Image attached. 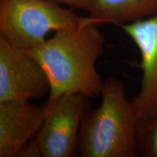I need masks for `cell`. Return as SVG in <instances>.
<instances>
[{
	"label": "cell",
	"instance_id": "4",
	"mask_svg": "<svg viewBox=\"0 0 157 157\" xmlns=\"http://www.w3.org/2000/svg\"><path fill=\"white\" fill-rule=\"evenodd\" d=\"M87 98L82 94H71L45 104L46 119L36 137L23 149L21 156H74L77 152Z\"/></svg>",
	"mask_w": 157,
	"mask_h": 157
},
{
	"label": "cell",
	"instance_id": "1",
	"mask_svg": "<svg viewBox=\"0 0 157 157\" xmlns=\"http://www.w3.org/2000/svg\"><path fill=\"white\" fill-rule=\"evenodd\" d=\"M98 25L90 16L82 17L74 26L56 31L27 51L48 76L50 90L46 104L71 94L87 98L101 95L103 80L96 64L103 55L105 38Z\"/></svg>",
	"mask_w": 157,
	"mask_h": 157
},
{
	"label": "cell",
	"instance_id": "3",
	"mask_svg": "<svg viewBox=\"0 0 157 157\" xmlns=\"http://www.w3.org/2000/svg\"><path fill=\"white\" fill-rule=\"evenodd\" d=\"M82 18L48 0H0V36L25 51L44 42L49 33L74 26Z\"/></svg>",
	"mask_w": 157,
	"mask_h": 157
},
{
	"label": "cell",
	"instance_id": "10",
	"mask_svg": "<svg viewBox=\"0 0 157 157\" xmlns=\"http://www.w3.org/2000/svg\"><path fill=\"white\" fill-rule=\"evenodd\" d=\"M59 5H67L72 8L86 11L91 15L94 10V0H48Z\"/></svg>",
	"mask_w": 157,
	"mask_h": 157
},
{
	"label": "cell",
	"instance_id": "8",
	"mask_svg": "<svg viewBox=\"0 0 157 157\" xmlns=\"http://www.w3.org/2000/svg\"><path fill=\"white\" fill-rule=\"evenodd\" d=\"M157 13V0H94L90 16L98 24L118 26L153 16Z\"/></svg>",
	"mask_w": 157,
	"mask_h": 157
},
{
	"label": "cell",
	"instance_id": "2",
	"mask_svg": "<svg viewBox=\"0 0 157 157\" xmlns=\"http://www.w3.org/2000/svg\"><path fill=\"white\" fill-rule=\"evenodd\" d=\"M101 103L84 114L78 135L77 153L82 157H135L137 121L134 105L121 80H103Z\"/></svg>",
	"mask_w": 157,
	"mask_h": 157
},
{
	"label": "cell",
	"instance_id": "5",
	"mask_svg": "<svg viewBox=\"0 0 157 157\" xmlns=\"http://www.w3.org/2000/svg\"><path fill=\"white\" fill-rule=\"evenodd\" d=\"M50 90L48 76L40 63L0 36V103L40 99Z\"/></svg>",
	"mask_w": 157,
	"mask_h": 157
},
{
	"label": "cell",
	"instance_id": "9",
	"mask_svg": "<svg viewBox=\"0 0 157 157\" xmlns=\"http://www.w3.org/2000/svg\"><path fill=\"white\" fill-rule=\"evenodd\" d=\"M137 148L141 156L157 157V114L137 124Z\"/></svg>",
	"mask_w": 157,
	"mask_h": 157
},
{
	"label": "cell",
	"instance_id": "7",
	"mask_svg": "<svg viewBox=\"0 0 157 157\" xmlns=\"http://www.w3.org/2000/svg\"><path fill=\"white\" fill-rule=\"evenodd\" d=\"M45 105L30 101L0 103V157H16L46 119Z\"/></svg>",
	"mask_w": 157,
	"mask_h": 157
},
{
	"label": "cell",
	"instance_id": "6",
	"mask_svg": "<svg viewBox=\"0 0 157 157\" xmlns=\"http://www.w3.org/2000/svg\"><path fill=\"white\" fill-rule=\"evenodd\" d=\"M119 26L132 39L140 53L137 66L142 71L141 86L132 102L137 121L141 122L157 114V13Z\"/></svg>",
	"mask_w": 157,
	"mask_h": 157
}]
</instances>
